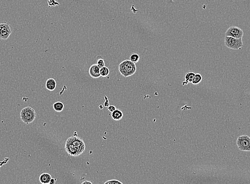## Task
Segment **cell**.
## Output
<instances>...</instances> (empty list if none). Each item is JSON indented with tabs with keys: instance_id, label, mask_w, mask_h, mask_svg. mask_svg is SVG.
<instances>
[{
	"instance_id": "1",
	"label": "cell",
	"mask_w": 250,
	"mask_h": 184,
	"mask_svg": "<svg viewBox=\"0 0 250 184\" xmlns=\"http://www.w3.org/2000/svg\"><path fill=\"white\" fill-rule=\"evenodd\" d=\"M65 149L69 155L72 157H78L84 152L85 144L81 137L74 135L66 141Z\"/></svg>"
},
{
	"instance_id": "2",
	"label": "cell",
	"mask_w": 250,
	"mask_h": 184,
	"mask_svg": "<svg viewBox=\"0 0 250 184\" xmlns=\"http://www.w3.org/2000/svg\"><path fill=\"white\" fill-rule=\"evenodd\" d=\"M137 67L135 63L129 60H123L119 65V71L125 77L134 75L135 73Z\"/></svg>"
},
{
	"instance_id": "3",
	"label": "cell",
	"mask_w": 250,
	"mask_h": 184,
	"mask_svg": "<svg viewBox=\"0 0 250 184\" xmlns=\"http://www.w3.org/2000/svg\"><path fill=\"white\" fill-rule=\"evenodd\" d=\"M20 116L21 121L25 124H31L35 121L36 117V113L33 108L27 106L21 109Z\"/></svg>"
},
{
	"instance_id": "4",
	"label": "cell",
	"mask_w": 250,
	"mask_h": 184,
	"mask_svg": "<svg viewBox=\"0 0 250 184\" xmlns=\"http://www.w3.org/2000/svg\"><path fill=\"white\" fill-rule=\"evenodd\" d=\"M225 44L227 47L232 50H240L243 46L242 38L237 39L230 36H225Z\"/></svg>"
},
{
	"instance_id": "5",
	"label": "cell",
	"mask_w": 250,
	"mask_h": 184,
	"mask_svg": "<svg viewBox=\"0 0 250 184\" xmlns=\"http://www.w3.org/2000/svg\"><path fill=\"white\" fill-rule=\"evenodd\" d=\"M236 144L240 150L250 151V137L247 135L238 136L236 140Z\"/></svg>"
},
{
	"instance_id": "6",
	"label": "cell",
	"mask_w": 250,
	"mask_h": 184,
	"mask_svg": "<svg viewBox=\"0 0 250 184\" xmlns=\"http://www.w3.org/2000/svg\"><path fill=\"white\" fill-rule=\"evenodd\" d=\"M243 34V31L240 28L236 26H230L226 31L225 36H230L237 39H242Z\"/></svg>"
},
{
	"instance_id": "7",
	"label": "cell",
	"mask_w": 250,
	"mask_h": 184,
	"mask_svg": "<svg viewBox=\"0 0 250 184\" xmlns=\"http://www.w3.org/2000/svg\"><path fill=\"white\" fill-rule=\"evenodd\" d=\"M12 30L9 24L6 22L0 23V39L7 40L12 33Z\"/></svg>"
},
{
	"instance_id": "8",
	"label": "cell",
	"mask_w": 250,
	"mask_h": 184,
	"mask_svg": "<svg viewBox=\"0 0 250 184\" xmlns=\"http://www.w3.org/2000/svg\"><path fill=\"white\" fill-rule=\"evenodd\" d=\"M89 74L94 79H98L101 77L100 68L96 64L92 65L89 69Z\"/></svg>"
},
{
	"instance_id": "9",
	"label": "cell",
	"mask_w": 250,
	"mask_h": 184,
	"mask_svg": "<svg viewBox=\"0 0 250 184\" xmlns=\"http://www.w3.org/2000/svg\"><path fill=\"white\" fill-rule=\"evenodd\" d=\"M57 87V82L54 79L49 78L46 81L45 87L48 90L54 91Z\"/></svg>"
},
{
	"instance_id": "10",
	"label": "cell",
	"mask_w": 250,
	"mask_h": 184,
	"mask_svg": "<svg viewBox=\"0 0 250 184\" xmlns=\"http://www.w3.org/2000/svg\"><path fill=\"white\" fill-rule=\"evenodd\" d=\"M51 175L48 173H43L40 175V181L42 184H50L51 181Z\"/></svg>"
},
{
	"instance_id": "11",
	"label": "cell",
	"mask_w": 250,
	"mask_h": 184,
	"mask_svg": "<svg viewBox=\"0 0 250 184\" xmlns=\"http://www.w3.org/2000/svg\"><path fill=\"white\" fill-rule=\"evenodd\" d=\"M195 73L193 72H189L187 73H186L185 76V81L182 82V86H185L189 83H192V81H193V78L195 76Z\"/></svg>"
},
{
	"instance_id": "12",
	"label": "cell",
	"mask_w": 250,
	"mask_h": 184,
	"mask_svg": "<svg viewBox=\"0 0 250 184\" xmlns=\"http://www.w3.org/2000/svg\"><path fill=\"white\" fill-rule=\"evenodd\" d=\"M111 117L115 121H120L123 117V113L122 111L117 109L115 111L112 113Z\"/></svg>"
},
{
	"instance_id": "13",
	"label": "cell",
	"mask_w": 250,
	"mask_h": 184,
	"mask_svg": "<svg viewBox=\"0 0 250 184\" xmlns=\"http://www.w3.org/2000/svg\"><path fill=\"white\" fill-rule=\"evenodd\" d=\"M64 104L60 101H57L53 104V109L55 111L57 112H61L64 109Z\"/></svg>"
},
{
	"instance_id": "14",
	"label": "cell",
	"mask_w": 250,
	"mask_h": 184,
	"mask_svg": "<svg viewBox=\"0 0 250 184\" xmlns=\"http://www.w3.org/2000/svg\"><path fill=\"white\" fill-rule=\"evenodd\" d=\"M202 80V75L199 73H195V76L193 78V81L192 82V84L195 85L198 84L201 82Z\"/></svg>"
},
{
	"instance_id": "15",
	"label": "cell",
	"mask_w": 250,
	"mask_h": 184,
	"mask_svg": "<svg viewBox=\"0 0 250 184\" xmlns=\"http://www.w3.org/2000/svg\"><path fill=\"white\" fill-rule=\"evenodd\" d=\"M109 73H110V70L108 67H104L100 69V74L102 77H107L108 76Z\"/></svg>"
},
{
	"instance_id": "16",
	"label": "cell",
	"mask_w": 250,
	"mask_h": 184,
	"mask_svg": "<svg viewBox=\"0 0 250 184\" xmlns=\"http://www.w3.org/2000/svg\"><path fill=\"white\" fill-rule=\"evenodd\" d=\"M130 60L133 62L134 63H136L139 62V56L137 54L133 53L131 55L130 57Z\"/></svg>"
},
{
	"instance_id": "17",
	"label": "cell",
	"mask_w": 250,
	"mask_h": 184,
	"mask_svg": "<svg viewBox=\"0 0 250 184\" xmlns=\"http://www.w3.org/2000/svg\"><path fill=\"white\" fill-rule=\"evenodd\" d=\"M105 184H122V183L118 180L112 179V180H109L105 181Z\"/></svg>"
},
{
	"instance_id": "18",
	"label": "cell",
	"mask_w": 250,
	"mask_h": 184,
	"mask_svg": "<svg viewBox=\"0 0 250 184\" xmlns=\"http://www.w3.org/2000/svg\"><path fill=\"white\" fill-rule=\"evenodd\" d=\"M96 64L98 65V67H100V69L102 68V67H105V61H104V60H103L102 58H99V59H98V60H97V63H96Z\"/></svg>"
},
{
	"instance_id": "19",
	"label": "cell",
	"mask_w": 250,
	"mask_h": 184,
	"mask_svg": "<svg viewBox=\"0 0 250 184\" xmlns=\"http://www.w3.org/2000/svg\"><path fill=\"white\" fill-rule=\"evenodd\" d=\"M47 3L50 7H55L59 5V3H57V2L55 1V0H49L47 2Z\"/></svg>"
},
{
	"instance_id": "20",
	"label": "cell",
	"mask_w": 250,
	"mask_h": 184,
	"mask_svg": "<svg viewBox=\"0 0 250 184\" xmlns=\"http://www.w3.org/2000/svg\"><path fill=\"white\" fill-rule=\"evenodd\" d=\"M116 109H117V108L115 107V106H113V105H110V106H109L108 107V110L109 111H110V112H111V113L113 112Z\"/></svg>"
},
{
	"instance_id": "21",
	"label": "cell",
	"mask_w": 250,
	"mask_h": 184,
	"mask_svg": "<svg viewBox=\"0 0 250 184\" xmlns=\"http://www.w3.org/2000/svg\"><path fill=\"white\" fill-rule=\"evenodd\" d=\"M105 102L104 105H105V107H108L109 106V101L108 98V97H107L106 96H105Z\"/></svg>"
},
{
	"instance_id": "22",
	"label": "cell",
	"mask_w": 250,
	"mask_h": 184,
	"mask_svg": "<svg viewBox=\"0 0 250 184\" xmlns=\"http://www.w3.org/2000/svg\"><path fill=\"white\" fill-rule=\"evenodd\" d=\"M56 181H57V179H55V178H51V181H50V184H54L55 183V182H56Z\"/></svg>"
},
{
	"instance_id": "23",
	"label": "cell",
	"mask_w": 250,
	"mask_h": 184,
	"mask_svg": "<svg viewBox=\"0 0 250 184\" xmlns=\"http://www.w3.org/2000/svg\"><path fill=\"white\" fill-rule=\"evenodd\" d=\"M82 184H92V183L91 181H85L84 182H83Z\"/></svg>"
},
{
	"instance_id": "24",
	"label": "cell",
	"mask_w": 250,
	"mask_h": 184,
	"mask_svg": "<svg viewBox=\"0 0 250 184\" xmlns=\"http://www.w3.org/2000/svg\"><path fill=\"white\" fill-rule=\"evenodd\" d=\"M99 107H101L100 108H101V109H103V107H102V105H100V106H99Z\"/></svg>"
}]
</instances>
